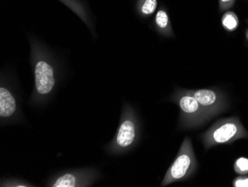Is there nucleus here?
Wrapping results in <instances>:
<instances>
[{"label": "nucleus", "instance_id": "1", "mask_svg": "<svg viewBox=\"0 0 248 187\" xmlns=\"http://www.w3.org/2000/svg\"><path fill=\"white\" fill-rule=\"evenodd\" d=\"M248 138V132L238 117L221 119L213 124L204 135L202 141L206 150L219 145L231 144Z\"/></svg>", "mask_w": 248, "mask_h": 187}, {"label": "nucleus", "instance_id": "2", "mask_svg": "<svg viewBox=\"0 0 248 187\" xmlns=\"http://www.w3.org/2000/svg\"><path fill=\"white\" fill-rule=\"evenodd\" d=\"M197 160L193 151L190 138L184 139L176 158L172 163L161 185H169L177 181H184L190 177L196 171Z\"/></svg>", "mask_w": 248, "mask_h": 187}, {"label": "nucleus", "instance_id": "3", "mask_svg": "<svg viewBox=\"0 0 248 187\" xmlns=\"http://www.w3.org/2000/svg\"><path fill=\"white\" fill-rule=\"evenodd\" d=\"M172 96L173 101L179 107L180 124L183 128H197L210 119L189 90L178 89Z\"/></svg>", "mask_w": 248, "mask_h": 187}, {"label": "nucleus", "instance_id": "4", "mask_svg": "<svg viewBox=\"0 0 248 187\" xmlns=\"http://www.w3.org/2000/svg\"><path fill=\"white\" fill-rule=\"evenodd\" d=\"M33 66L35 88L42 96L48 94L54 89L56 84L55 71L52 63L46 57L40 55V49L33 47Z\"/></svg>", "mask_w": 248, "mask_h": 187}, {"label": "nucleus", "instance_id": "5", "mask_svg": "<svg viewBox=\"0 0 248 187\" xmlns=\"http://www.w3.org/2000/svg\"><path fill=\"white\" fill-rule=\"evenodd\" d=\"M199 102L210 119L221 114L228 107L226 96L217 89H199L189 90Z\"/></svg>", "mask_w": 248, "mask_h": 187}, {"label": "nucleus", "instance_id": "6", "mask_svg": "<svg viewBox=\"0 0 248 187\" xmlns=\"http://www.w3.org/2000/svg\"><path fill=\"white\" fill-rule=\"evenodd\" d=\"M132 114L130 111H128L121 121L115 137L117 150H126L135 142L137 136V124Z\"/></svg>", "mask_w": 248, "mask_h": 187}, {"label": "nucleus", "instance_id": "7", "mask_svg": "<svg viewBox=\"0 0 248 187\" xmlns=\"http://www.w3.org/2000/svg\"><path fill=\"white\" fill-rule=\"evenodd\" d=\"M16 100L7 88H0V117L8 118L16 111Z\"/></svg>", "mask_w": 248, "mask_h": 187}, {"label": "nucleus", "instance_id": "8", "mask_svg": "<svg viewBox=\"0 0 248 187\" xmlns=\"http://www.w3.org/2000/svg\"><path fill=\"white\" fill-rule=\"evenodd\" d=\"M155 26L157 32L165 37H172V25L168 12L164 6H161L155 17Z\"/></svg>", "mask_w": 248, "mask_h": 187}, {"label": "nucleus", "instance_id": "9", "mask_svg": "<svg viewBox=\"0 0 248 187\" xmlns=\"http://www.w3.org/2000/svg\"><path fill=\"white\" fill-rule=\"evenodd\" d=\"M60 2L70 8L87 26H90L89 6L86 0H59Z\"/></svg>", "mask_w": 248, "mask_h": 187}, {"label": "nucleus", "instance_id": "10", "mask_svg": "<svg viewBox=\"0 0 248 187\" xmlns=\"http://www.w3.org/2000/svg\"><path fill=\"white\" fill-rule=\"evenodd\" d=\"M136 10L142 17H149L155 12L157 8V0H138Z\"/></svg>", "mask_w": 248, "mask_h": 187}, {"label": "nucleus", "instance_id": "11", "mask_svg": "<svg viewBox=\"0 0 248 187\" xmlns=\"http://www.w3.org/2000/svg\"><path fill=\"white\" fill-rule=\"evenodd\" d=\"M239 18L233 12H228L223 15L221 24L228 32H234L239 26Z\"/></svg>", "mask_w": 248, "mask_h": 187}, {"label": "nucleus", "instance_id": "12", "mask_svg": "<svg viewBox=\"0 0 248 187\" xmlns=\"http://www.w3.org/2000/svg\"><path fill=\"white\" fill-rule=\"evenodd\" d=\"M77 178L74 174H65L61 176L52 184L53 187H77Z\"/></svg>", "mask_w": 248, "mask_h": 187}, {"label": "nucleus", "instance_id": "13", "mask_svg": "<svg viewBox=\"0 0 248 187\" xmlns=\"http://www.w3.org/2000/svg\"><path fill=\"white\" fill-rule=\"evenodd\" d=\"M234 171L239 175H245L248 174V158L239 157L234 163Z\"/></svg>", "mask_w": 248, "mask_h": 187}, {"label": "nucleus", "instance_id": "14", "mask_svg": "<svg viewBox=\"0 0 248 187\" xmlns=\"http://www.w3.org/2000/svg\"><path fill=\"white\" fill-rule=\"evenodd\" d=\"M235 0H218V8L220 12L231 9L235 5Z\"/></svg>", "mask_w": 248, "mask_h": 187}, {"label": "nucleus", "instance_id": "15", "mask_svg": "<svg viewBox=\"0 0 248 187\" xmlns=\"http://www.w3.org/2000/svg\"><path fill=\"white\" fill-rule=\"evenodd\" d=\"M232 187H248V175H240L232 181Z\"/></svg>", "mask_w": 248, "mask_h": 187}, {"label": "nucleus", "instance_id": "16", "mask_svg": "<svg viewBox=\"0 0 248 187\" xmlns=\"http://www.w3.org/2000/svg\"><path fill=\"white\" fill-rule=\"evenodd\" d=\"M246 38H247V40H248V30H247V32H246Z\"/></svg>", "mask_w": 248, "mask_h": 187}, {"label": "nucleus", "instance_id": "17", "mask_svg": "<svg viewBox=\"0 0 248 187\" xmlns=\"http://www.w3.org/2000/svg\"><path fill=\"white\" fill-rule=\"evenodd\" d=\"M247 23L248 24V20H247Z\"/></svg>", "mask_w": 248, "mask_h": 187}]
</instances>
